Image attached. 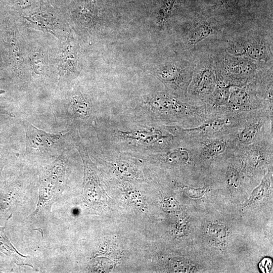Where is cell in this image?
I'll return each instance as SVG.
<instances>
[{
    "label": "cell",
    "instance_id": "1",
    "mask_svg": "<svg viewBox=\"0 0 273 273\" xmlns=\"http://www.w3.org/2000/svg\"><path fill=\"white\" fill-rule=\"evenodd\" d=\"M132 112L136 118L150 124L184 128L197 126L209 115L205 104L180 99L167 91L143 97Z\"/></svg>",
    "mask_w": 273,
    "mask_h": 273
},
{
    "label": "cell",
    "instance_id": "2",
    "mask_svg": "<svg viewBox=\"0 0 273 273\" xmlns=\"http://www.w3.org/2000/svg\"><path fill=\"white\" fill-rule=\"evenodd\" d=\"M100 136L110 150L150 154L167 151L180 142L166 125L160 124L109 125L102 128Z\"/></svg>",
    "mask_w": 273,
    "mask_h": 273
},
{
    "label": "cell",
    "instance_id": "3",
    "mask_svg": "<svg viewBox=\"0 0 273 273\" xmlns=\"http://www.w3.org/2000/svg\"><path fill=\"white\" fill-rule=\"evenodd\" d=\"M244 113H233L225 111L211 114L202 123L193 127L167 126L168 129L181 141L200 142L229 136L240 125Z\"/></svg>",
    "mask_w": 273,
    "mask_h": 273
},
{
    "label": "cell",
    "instance_id": "4",
    "mask_svg": "<svg viewBox=\"0 0 273 273\" xmlns=\"http://www.w3.org/2000/svg\"><path fill=\"white\" fill-rule=\"evenodd\" d=\"M229 138L234 150L273 138V110L266 108L245 112L241 123Z\"/></svg>",
    "mask_w": 273,
    "mask_h": 273
},
{
    "label": "cell",
    "instance_id": "5",
    "mask_svg": "<svg viewBox=\"0 0 273 273\" xmlns=\"http://www.w3.org/2000/svg\"><path fill=\"white\" fill-rule=\"evenodd\" d=\"M215 65L218 80L229 86H242L252 80L263 69L259 62L229 54Z\"/></svg>",
    "mask_w": 273,
    "mask_h": 273
},
{
    "label": "cell",
    "instance_id": "6",
    "mask_svg": "<svg viewBox=\"0 0 273 273\" xmlns=\"http://www.w3.org/2000/svg\"><path fill=\"white\" fill-rule=\"evenodd\" d=\"M195 66V64H167L158 68L156 75L168 93L180 99L187 100V91Z\"/></svg>",
    "mask_w": 273,
    "mask_h": 273
},
{
    "label": "cell",
    "instance_id": "7",
    "mask_svg": "<svg viewBox=\"0 0 273 273\" xmlns=\"http://www.w3.org/2000/svg\"><path fill=\"white\" fill-rule=\"evenodd\" d=\"M26 134L25 154L42 156L61 150L63 142L67 135L54 134L40 129L28 121L22 122Z\"/></svg>",
    "mask_w": 273,
    "mask_h": 273
},
{
    "label": "cell",
    "instance_id": "8",
    "mask_svg": "<svg viewBox=\"0 0 273 273\" xmlns=\"http://www.w3.org/2000/svg\"><path fill=\"white\" fill-rule=\"evenodd\" d=\"M218 82L215 65L196 64L191 82L188 87V100L205 105Z\"/></svg>",
    "mask_w": 273,
    "mask_h": 273
},
{
    "label": "cell",
    "instance_id": "9",
    "mask_svg": "<svg viewBox=\"0 0 273 273\" xmlns=\"http://www.w3.org/2000/svg\"><path fill=\"white\" fill-rule=\"evenodd\" d=\"M226 49L231 55L257 62H266L272 57L270 44L260 35L233 38L229 41Z\"/></svg>",
    "mask_w": 273,
    "mask_h": 273
},
{
    "label": "cell",
    "instance_id": "10",
    "mask_svg": "<svg viewBox=\"0 0 273 273\" xmlns=\"http://www.w3.org/2000/svg\"><path fill=\"white\" fill-rule=\"evenodd\" d=\"M235 151L242 165L247 170L256 171L264 167L271 168L273 138L262 140Z\"/></svg>",
    "mask_w": 273,
    "mask_h": 273
},
{
    "label": "cell",
    "instance_id": "11",
    "mask_svg": "<svg viewBox=\"0 0 273 273\" xmlns=\"http://www.w3.org/2000/svg\"><path fill=\"white\" fill-rule=\"evenodd\" d=\"M273 110L262 100L249 83L242 86H230L228 101V110L240 113L262 109Z\"/></svg>",
    "mask_w": 273,
    "mask_h": 273
},
{
    "label": "cell",
    "instance_id": "12",
    "mask_svg": "<svg viewBox=\"0 0 273 273\" xmlns=\"http://www.w3.org/2000/svg\"><path fill=\"white\" fill-rule=\"evenodd\" d=\"M66 109L71 119L79 125H92L96 108L87 97L80 92L71 94L67 99Z\"/></svg>",
    "mask_w": 273,
    "mask_h": 273
},
{
    "label": "cell",
    "instance_id": "13",
    "mask_svg": "<svg viewBox=\"0 0 273 273\" xmlns=\"http://www.w3.org/2000/svg\"><path fill=\"white\" fill-rule=\"evenodd\" d=\"M75 147L82 159L84 166V184L86 193H92V199L99 202L104 197V190L101 186L97 168L91 160L80 138L75 141Z\"/></svg>",
    "mask_w": 273,
    "mask_h": 273
},
{
    "label": "cell",
    "instance_id": "14",
    "mask_svg": "<svg viewBox=\"0 0 273 273\" xmlns=\"http://www.w3.org/2000/svg\"><path fill=\"white\" fill-rule=\"evenodd\" d=\"M229 136L208 139L196 144L201 164L217 161L235 150L232 147Z\"/></svg>",
    "mask_w": 273,
    "mask_h": 273
},
{
    "label": "cell",
    "instance_id": "15",
    "mask_svg": "<svg viewBox=\"0 0 273 273\" xmlns=\"http://www.w3.org/2000/svg\"><path fill=\"white\" fill-rule=\"evenodd\" d=\"M215 32V27L210 22L206 21L195 22L188 31L186 42L189 46L194 47L214 34Z\"/></svg>",
    "mask_w": 273,
    "mask_h": 273
},
{
    "label": "cell",
    "instance_id": "16",
    "mask_svg": "<svg viewBox=\"0 0 273 273\" xmlns=\"http://www.w3.org/2000/svg\"><path fill=\"white\" fill-rule=\"evenodd\" d=\"M111 164L115 173L122 178L136 180L143 177L141 170L127 160H117Z\"/></svg>",
    "mask_w": 273,
    "mask_h": 273
},
{
    "label": "cell",
    "instance_id": "17",
    "mask_svg": "<svg viewBox=\"0 0 273 273\" xmlns=\"http://www.w3.org/2000/svg\"><path fill=\"white\" fill-rule=\"evenodd\" d=\"M272 182V169L270 168L264 175L259 185L251 193L243 205V209L262 199L267 193Z\"/></svg>",
    "mask_w": 273,
    "mask_h": 273
},
{
    "label": "cell",
    "instance_id": "18",
    "mask_svg": "<svg viewBox=\"0 0 273 273\" xmlns=\"http://www.w3.org/2000/svg\"><path fill=\"white\" fill-rule=\"evenodd\" d=\"M210 237L218 243H223L228 237V231L225 226L219 223H213L208 229Z\"/></svg>",
    "mask_w": 273,
    "mask_h": 273
},
{
    "label": "cell",
    "instance_id": "19",
    "mask_svg": "<svg viewBox=\"0 0 273 273\" xmlns=\"http://www.w3.org/2000/svg\"><path fill=\"white\" fill-rule=\"evenodd\" d=\"M44 58L40 53H35L31 58V63L34 72L38 75H42L45 70Z\"/></svg>",
    "mask_w": 273,
    "mask_h": 273
},
{
    "label": "cell",
    "instance_id": "20",
    "mask_svg": "<svg viewBox=\"0 0 273 273\" xmlns=\"http://www.w3.org/2000/svg\"><path fill=\"white\" fill-rule=\"evenodd\" d=\"M126 193H127L128 197L129 198L131 201L138 207L144 206V202L140 192L133 190H128Z\"/></svg>",
    "mask_w": 273,
    "mask_h": 273
},
{
    "label": "cell",
    "instance_id": "21",
    "mask_svg": "<svg viewBox=\"0 0 273 273\" xmlns=\"http://www.w3.org/2000/svg\"><path fill=\"white\" fill-rule=\"evenodd\" d=\"M184 191L190 197L194 198H199L202 197L205 192V188H193L185 187Z\"/></svg>",
    "mask_w": 273,
    "mask_h": 273
},
{
    "label": "cell",
    "instance_id": "22",
    "mask_svg": "<svg viewBox=\"0 0 273 273\" xmlns=\"http://www.w3.org/2000/svg\"><path fill=\"white\" fill-rule=\"evenodd\" d=\"M164 204V207L167 210L177 211L179 209L178 204L172 198H169L165 200Z\"/></svg>",
    "mask_w": 273,
    "mask_h": 273
},
{
    "label": "cell",
    "instance_id": "23",
    "mask_svg": "<svg viewBox=\"0 0 273 273\" xmlns=\"http://www.w3.org/2000/svg\"><path fill=\"white\" fill-rule=\"evenodd\" d=\"M188 229V222L187 221V219H181L179 220V222L177 224V230L178 233H179L180 234H183L185 232H186L187 231Z\"/></svg>",
    "mask_w": 273,
    "mask_h": 273
},
{
    "label": "cell",
    "instance_id": "24",
    "mask_svg": "<svg viewBox=\"0 0 273 273\" xmlns=\"http://www.w3.org/2000/svg\"><path fill=\"white\" fill-rule=\"evenodd\" d=\"M245 1L246 0H222L220 4L217 5L216 7L218 6H235Z\"/></svg>",
    "mask_w": 273,
    "mask_h": 273
}]
</instances>
